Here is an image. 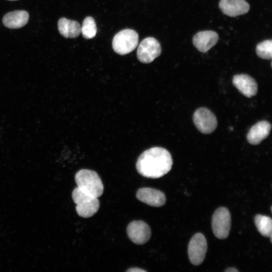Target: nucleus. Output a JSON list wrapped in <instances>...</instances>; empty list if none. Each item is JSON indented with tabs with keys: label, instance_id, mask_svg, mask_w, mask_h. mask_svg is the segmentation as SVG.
<instances>
[{
	"label": "nucleus",
	"instance_id": "7",
	"mask_svg": "<svg viewBox=\"0 0 272 272\" xmlns=\"http://www.w3.org/2000/svg\"><path fill=\"white\" fill-rule=\"evenodd\" d=\"M207 242L205 236L197 233L191 238L188 246V254L190 262L195 265L200 264L206 256Z\"/></svg>",
	"mask_w": 272,
	"mask_h": 272
},
{
	"label": "nucleus",
	"instance_id": "11",
	"mask_svg": "<svg viewBox=\"0 0 272 272\" xmlns=\"http://www.w3.org/2000/svg\"><path fill=\"white\" fill-rule=\"evenodd\" d=\"M233 85L243 95L251 98L257 92V84L255 80L246 74L234 76L232 80Z\"/></svg>",
	"mask_w": 272,
	"mask_h": 272
},
{
	"label": "nucleus",
	"instance_id": "2",
	"mask_svg": "<svg viewBox=\"0 0 272 272\" xmlns=\"http://www.w3.org/2000/svg\"><path fill=\"white\" fill-rule=\"evenodd\" d=\"M75 178L77 187L83 192L98 198L103 194L104 186L95 171L80 170L76 174Z\"/></svg>",
	"mask_w": 272,
	"mask_h": 272
},
{
	"label": "nucleus",
	"instance_id": "18",
	"mask_svg": "<svg viewBox=\"0 0 272 272\" xmlns=\"http://www.w3.org/2000/svg\"><path fill=\"white\" fill-rule=\"evenodd\" d=\"M81 32L85 39L94 38L97 33V27L95 20L91 17H87L83 21Z\"/></svg>",
	"mask_w": 272,
	"mask_h": 272
},
{
	"label": "nucleus",
	"instance_id": "5",
	"mask_svg": "<svg viewBox=\"0 0 272 272\" xmlns=\"http://www.w3.org/2000/svg\"><path fill=\"white\" fill-rule=\"evenodd\" d=\"M231 214L225 207L218 208L214 213L212 226L215 236L220 239H224L228 236L231 228Z\"/></svg>",
	"mask_w": 272,
	"mask_h": 272
},
{
	"label": "nucleus",
	"instance_id": "1",
	"mask_svg": "<svg viewBox=\"0 0 272 272\" xmlns=\"http://www.w3.org/2000/svg\"><path fill=\"white\" fill-rule=\"evenodd\" d=\"M172 164L171 155L166 149L153 147L146 150L139 156L136 168L144 177L158 178L169 172Z\"/></svg>",
	"mask_w": 272,
	"mask_h": 272
},
{
	"label": "nucleus",
	"instance_id": "8",
	"mask_svg": "<svg viewBox=\"0 0 272 272\" xmlns=\"http://www.w3.org/2000/svg\"><path fill=\"white\" fill-rule=\"evenodd\" d=\"M161 53V47L159 41L153 37H147L140 43L137 50V57L142 62H152Z\"/></svg>",
	"mask_w": 272,
	"mask_h": 272
},
{
	"label": "nucleus",
	"instance_id": "22",
	"mask_svg": "<svg viewBox=\"0 0 272 272\" xmlns=\"http://www.w3.org/2000/svg\"><path fill=\"white\" fill-rule=\"evenodd\" d=\"M9 1H17V0H9Z\"/></svg>",
	"mask_w": 272,
	"mask_h": 272
},
{
	"label": "nucleus",
	"instance_id": "6",
	"mask_svg": "<svg viewBox=\"0 0 272 272\" xmlns=\"http://www.w3.org/2000/svg\"><path fill=\"white\" fill-rule=\"evenodd\" d=\"M193 121L196 128L204 134L213 132L218 125L215 114L205 107L198 108L195 111L193 115Z\"/></svg>",
	"mask_w": 272,
	"mask_h": 272
},
{
	"label": "nucleus",
	"instance_id": "16",
	"mask_svg": "<svg viewBox=\"0 0 272 272\" xmlns=\"http://www.w3.org/2000/svg\"><path fill=\"white\" fill-rule=\"evenodd\" d=\"M58 29L60 34L65 38H76L81 32V26L76 21L60 18L58 22Z\"/></svg>",
	"mask_w": 272,
	"mask_h": 272
},
{
	"label": "nucleus",
	"instance_id": "9",
	"mask_svg": "<svg viewBox=\"0 0 272 272\" xmlns=\"http://www.w3.org/2000/svg\"><path fill=\"white\" fill-rule=\"evenodd\" d=\"M130 240L137 244H144L148 242L151 236L150 226L142 221H133L130 222L126 229Z\"/></svg>",
	"mask_w": 272,
	"mask_h": 272
},
{
	"label": "nucleus",
	"instance_id": "17",
	"mask_svg": "<svg viewBox=\"0 0 272 272\" xmlns=\"http://www.w3.org/2000/svg\"><path fill=\"white\" fill-rule=\"evenodd\" d=\"M254 223L258 232L262 236L266 237L272 236V220L270 217L257 215L254 218Z\"/></svg>",
	"mask_w": 272,
	"mask_h": 272
},
{
	"label": "nucleus",
	"instance_id": "20",
	"mask_svg": "<svg viewBox=\"0 0 272 272\" xmlns=\"http://www.w3.org/2000/svg\"><path fill=\"white\" fill-rule=\"evenodd\" d=\"M126 271H132V272H135V271H138V272H140V271H146V270H144V269H140V268H130L128 270H126Z\"/></svg>",
	"mask_w": 272,
	"mask_h": 272
},
{
	"label": "nucleus",
	"instance_id": "13",
	"mask_svg": "<svg viewBox=\"0 0 272 272\" xmlns=\"http://www.w3.org/2000/svg\"><path fill=\"white\" fill-rule=\"evenodd\" d=\"M219 6L224 14L233 17L245 14L250 9L245 0H221Z\"/></svg>",
	"mask_w": 272,
	"mask_h": 272
},
{
	"label": "nucleus",
	"instance_id": "10",
	"mask_svg": "<svg viewBox=\"0 0 272 272\" xmlns=\"http://www.w3.org/2000/svg\"><path fill=\"white\" fill-rule=\"evenodd\" d=\"M137 198L142 202L150 206L160 207L166 202V196L163 192L156 189L143 187L136 193Z\"/></svg>",
	"mask_w": 272,
	"mask_h": 272
},
{
	"label": "nucleus",
	"instance_id": "21",
	"mask_svg": "<svg viewBox=\"0 0 272 272\" xmlns=\"http://www.w3.org/2000/svg\"><path fill=\"white\" fill-rule=\"evenodd\" d=\"M225 272H238V270L234 267H229L227 268L225 270Z\"/></svg>",
	"mask_w": 272,
	"mask_h": 272
},
{
	"label": "nucleus",
	"instance_id": "19",
	"mask_svg": "<svg viewBox=\"0 0 272 272\" xmlns=\"http://www.w3.org/2000/svg\"><path fill=\"white\" fill-rule=\"evenodd\" d=\"M258 56L264 59H271L272 57V41L266 40L258 43L256 47Z\"/></svg>",
	"mask_w": 272,
	"mask_h": 272
},
{
	"label": "nucleus",
	"instance_id": "15",
	"mask_svg": "<svg viewBox=\"0 0 272 272\" xmlns=\"http://www.w3.org/2000/svg\"><path fill=\"white\" fill-rule=\"evenodd\" d=\"M29 17L26 11H15L7 14L3 18V22L9 28H20L27 23Z\"/></svg>",
	"mask_w": 272,
	"mask_h": 272
},
{
	"label": "nucleus",
	"instance_id": "3",
	"mask_svg": "<svg viewBox=\"0 0 272 272\" xmlns=\"http://www.w3.org/2000/svg\"><path fill=\"white\" fill-rule=\"evenodd\" d=\"M72 198L77 205L76 212L81 217H91L96 214L99 209L100 202L98 197L87 194L78 187L73 190Z\"/></svg>",
	"mask_w": 272,
	"mask_h": 272
},
{
	"label": "nucleus",
	"instance_id": "14",
	"mask_svg": "<svg viewBox=\"0 0 272 272\" xmlns=\"http://www.w3.org/2000/svg\"><path fill=\"white\" fill-rule=\"evenodd\" d=\"M270 123L265 120L257 122L249 129L247 134L248 142L253 145L259 144L269 135L271 129Z\"/></svg>",
	"mask_w": 272,
	"mask_h": 272
},
{
	"label": "nucleus",
	"instance_id": "4",
	"mask_svg": "<svg viewBox=\"0 0 272 272\" xmlns=\"http://www.w3.org/2000/svg\"><path fill=\"white\" fill-rule=\"evenodd\" d=\"M139 35L136 31L130 29L122 30L113 37L112 48L120 55H125L132 52L138 46Z\"/></svg>",
	"mask_w": 272,
	"mask_h": 272
},
{
	"label": "nucleus",
	"instance_id": "12",
	"mask_svg": "<svg viewBox=\"0 0 272 272\" xmlns=\"http://www.w3.org/2000/svg\"><path fill=\"white\" fill-rule=\"evenodd\" d=\"M219 40L217 33L214 31H200L194 35L192 41L194 47L205 53L215 45Z\"/></svg>",
	"mask_w": 272,
	"mask_h": 272
}]
</instances>
